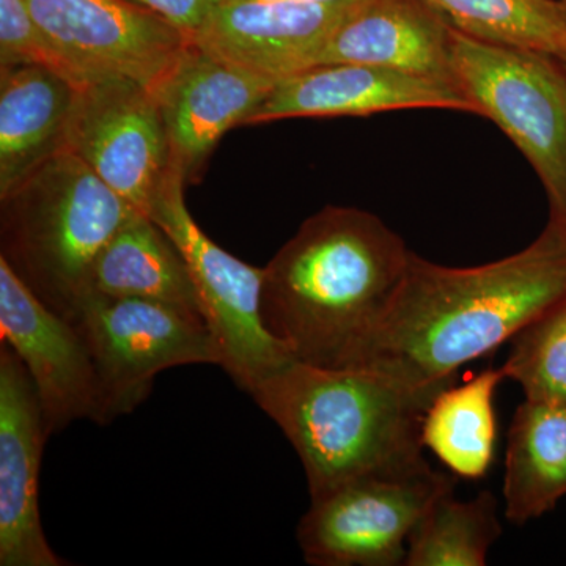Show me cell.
I'll return each instance as SVG.
<instances>
[{"label":"cell","mask_w":566,"mask_h":566,"mask_svg":"<svg viewBox=\"0 0 566 566\" xmlns=\"http://www.w3.org/2000/svg\"><path fill=\"white\" fill-rule=\"evenodd\" d=\"M69 322L92 354L107 423L144 403L167 368L219 363L207 324L170 305L87 293Z\"/></svg>","instance_id":"52a82bcc"},{"label":"cell","mask_w":566,"mask_h":566,"mask_svg":"<svg viewBox=\"0 0 566 566\" xmlns=\"http://www.w3.org/2000/svg\"><path fill=\"white\" fill-rule=\"evenodd\" d=\"M356 2L221 0L191 40L222 61L279 82L315 65Z\"/></svg>","instance_id":"5bb4252c"},{"label":"cell","mask_w":566,"mask_h":566,"mask_svg":"<svg viewBox=\"0 0 566 566\" xmlns=\"http://www.w3.org/2000/svg\"><path fill=\"white\" fill-rule=\"evenodd\" d=\"M88 293L170 305L205 323L199 294L180 249L150 216L137 210L99 252Z\"/></svg>","instance_id":"ac0fdd59"},{"label":"cell","mask_w":566,"mask_h":566,"mask_svg":"<svg viewBox=\"0 0 566 566\" xmlns=\"http://www.w3.org/2000/svg\"><path fill=\"white\" fill-rule=\"evenodd\" d=\"M452 28L486 43L551 55L566 63L562 0H427Z\"/></svg>","instance_id":"7402d4cb"},{"label":"cell","mask_w":566,"mask_h":566,"mask_svg":"<svg viewBox=\"0 0 566 566\" xmlns=\"http://www.w3.org/2000/svg\"><path fill=\"white\" fill-rule=\"evenodd\" d=\"M562 2H564L565 9H566V0H562Z\"/></svg>","instance_id":"4316f807"},{"label":"cell","mask_w":566,"mask_h":566,"mask_svg":"<svg viewBox=\"0 0 566 566\" xmlns=\"http://www.w3.org/2000/svg\"><path fill=\"white\" fill-rule=\"evenodd\" d=\"M566 495V405L517 406L505 452V517L516 526L553 512Z\"/></svg>","instance_id":"d6986e66"},{"label":"cell","mask_w":566,"mask_h":566,"mask_svg":"<svg viewBox=\"0 0 566 566\" xmlns=\"http://www.w3.org/2000/svg\"><path fill=\"white\" fill-rule=\"evenodd\" d=\"M504 379L502 367L486 368L463 385L446 387L428 408L423 447L453 474L476 480L490 471L497 441L494 395Z\"/></svg>","instance_id":"ffe728a7"},{"label":"cell","mask_w":566,"mask_h":566,"mask_svg":"<svg viewBox=\"0 0 566 566\" xmlns=\"http://www.w3.org/2000/svg\"><path fill=\"white\" fill-rule=\"evenodd\" d=\"M505 378L523 389L527 400L566 405V301L528 324L513 338Z\"/></svg>","instance_id":"603a6c76"},{"label":"cell","mask_w":566,"mask_h":566,"mask_svg":"<svg viewBox=\"0 0 566 566\" xmlns=\"http://www.w3.org/2000/svg\"><path fill=\"white\" fill-rule=\"evenodd\" d=\"M65 150L147 216L172 169L158 104L147 87L133 81H98L81 88Z\"/></svg>","instance_id":"9c48e42d"},{"label":"cell","mask_w":566,"mask_h":566,"mask_svg":"<svg viewBox=\"0 0 566 566\" xmlns=\"http://www.w3.org/2000/svg\"><path fill=\"white\" fill-rule=\"evenodd\" d=\"M453 77L534 167L549 223L566 232V63L450 31Z\"/></svg>","instance_id":"5b68a950"},{"label":"cell","mask_w":566,"mask_h":566,"mask_svg":"<svg viewBox=\"0 0 566 566\" xmlns=\"http://www.w3.org/2000/svg\"><path fill=\"white\" fill-rule=\"evenodd\" d=\"M0 259L70 319L104 245L136 211L87 164L62 151L0 199Z\"/></svg>","instance_id":"277c9868"},{"label":"cell","mask_w":566,"mask_h":566,"mask_svg":"<svg viewBox=\"0 0 566 566\" xmlns=\"http://www.w3.org/2000/svg\"><path fill=\"white\" fill-rule=\"evenodd\" d=\"M218 2H221V0H218ZM292 2L337 3V2H346V0H292Z\"/></svg>","instance_id":"484cf974"},{"label":"cell","mask_w":566,"mask_h":566,"mask_svg":"<svg viewBox=\"0 0 566 566\" xmlns=\"http://www.w3.org/2000/svg\"><path fill=\"white\" fill-rule=\"evenodd\" d=\"M0 338L31 376L51 436L77 420L107 423L102 382L80 331L41 303L3 259Z\"/></svg>","instance_id":"8fae6325"},{"label":"cell","mask_w":566,"mask_h":566,"mask_svg":"<svg viewBox=\"0 0 566 566\" xmlns=\"http://www.w3.org/2000/svg\"><path fill=\"white\" fill-rule=\"evenodd\" d=\"M186 185L180 166L172 159L150 218L172 238L188 263L205 323L218 349L219 367L251 395L264 379L296 359L264 324V268L223 251L200 229L186 207Z\"/></svg>","instance_id":"8992f818"},{"label":"cell","mask_w":566,"mask_h":566,"mask_svg":"<svg viewBox=\"0 0 566 566\" xmlns=\"http://www.w3.org/2000/svg\"><path fill=\"white\" fill-rule=\"evenodd\" d=\"M81 88L44 66H0V199L65 151Z\"/></svg>","instance_id":"e0dca14e"},{"label":"cell","mask_w":566,"mask_h":566,"mask_svg":"<svg viewBox=\"0 0 566 566\" xmlns=\"http://www.w3.org/2000/svg\"><path fill=\"white\" fill-rule=\"evenodd\" d=\"M411 255L378 216L329 205L305 219L264 266V324L300 363L353 368Z\"/></svg>","instance_id":"7a4b0ae2"},{"label":"cell","mask_w":566,"mask_h":566,"mask_svg":"<svg viewBox=\"0 0 566 566\" xmlns=\"http://www.w3.org/2000/svg\"><path fill=\"white\" fill-rule=\"evenodd\" d=\"M275 84L188 41L148 88L161 112L172 159L186 182L202 178L208 159L226 133L245 125Z\"/></svg>","instance_id":"7c38bea8"},{"label":"cell","mask_w":566,"mask_h":566,"mask_svg":"<svg viewBox=\"0 0 566 566\" xmlns=\"http://www.w3.org/2000/svg\"><path fill=\"white\" fill-rule=\"evenodd\" d=\"M24 364L0 345V565L63 566L41 524L39 488L50 438Z\"/></svg>","instance_id":"4fadbf2b"},{"label":"cell","mask_w":566,"mask_h":566,"mask_svg":"<svg viewBox=\"0 0 566 566\" xmlns=\"http://www.w3.org/2000/svg\"><path fill=\"white\" fill-rule=\"evenodd\" d=\"M565 301L566 232L549 222L523 251L480 266H442L412 252L353 368L417 387L455 385L463 365L512 342Z\"/></svg>","instance_id":"6da1fadb"},{"label":"cell","mask_w":566,"mask_h":566,"mask_svg":"<svg viewBox=\"0 0 566 566\" xmlns=\"http://www.w3.org/2000/svg\"><path fill=\"white\" fill-rule=\"evenodd\" d=\"M33 20L82 84L151 88L191 36L126 0H25Z\"/></svg>","instance_id":"30bf717a"},{"label":"cell","mask_w":566,"mask_h":566,"mask_svg":"<svg viewBox=\"0 0 566 566\" xmlns=\"http://www.w3.org/2000/svg\"><path fill=\"white\" fill-rule=\"evenodd\" d=\"M446 387L406 385L370 368L334 370L293 360L251 397L292 442L312 501L357 480L430 469L423 420Z\"/></svg>","instance_id":"3957f363"},{"label":"cell","mask_w":566,"mask_h":566,"mask_svg":"<svg viewBox=\"0 0 566 566\" xmlns=\"http://www.w3.org/2000/svg\"><path fill=\"white\" fill-rule=\"evenodd\" d=\"M502 534L497 499L458 501L453 482L434 495L408 538L405 566H485Z\"/></svg>","instance_id":"44dd1931"},{"label":"cell","mask_w":566,"mask_h":566,"mask_svg":"<svg viewBox=\"0 0 566 566\" xmlns=\"http://www.w3.org/2000/svg\"><path fill=\"white\" fill-rule=\"evenodd\" d=\"M126 2L159 14L191 36L202 25L205 18L218 0H126Z\"/></svg>","instance_id":"d4e9b609"},{"label":"cell","mask_w":566,"mask_h":566,"mask_svg":"<svg viewBox=\"0 0 566 566\" xmlns=\"http://www.w3.org/2000/svg\"><path fill=\"white\" fill-rule=\"evenodd\" d=\"M453 480L433 468L370 476L312 499L297 524L305 562L315 566H398L408 538L439 491Z\"/></svg>","instance_id":"ba28073f"},{"label":"cell","mask_w":566,"mask_h":566,"mask_svg":"<svg viewBox=\"0 0 566 566\" xmlns=\"http://www.w3.org/2000/svg\"><path fill=\"white\" fill-rule=\"evenodd\" d=\"M450 31L427 0H357L315 65L363 63L457 84Z\"/></svg>","instance_id":"2e32d148"},{"label":"cell","mask_w":566,"mask_h":566,"mask_svg":"<svg viewBox=\"0 0 566 566\" xmlns=\"http://www.w3.org/2000/svg\"><path fill=\"white\" fill-rule=\"evenodd\" d=\"M32 63L85 87L33 20L25 0H0V66Z\"/></svg>","instance_id":"cb8c5ba5"},{"label":"cell","mask_w":566,"mask_h":566,"mask_svg":"<svg viewBox=\"0 0 566 566\" xmlns=\"http://www.w3.org/2000/svg\"><path fill=\"white\" fill-rule=\"evenodd\" d=\"M408 109L479 115L453 82L363 63H327L279 81L245 125L286 118L368 117Z\"/></svg>","instance_id":"9a60e30c"}]
</instances>
